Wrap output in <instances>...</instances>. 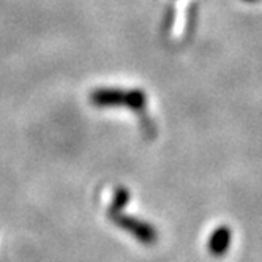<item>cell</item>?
Instances as JSON below:
<instances>
[{
  "label": "cell",
  "mask_w": 262,
  "mask_h": 262,
  "mask_svg": "<svg viewBox=\"0 0 262 262\" xmlns=\"http://www.w3.org/2000/svg\"><path fill=\"white\" fill-rule=\"evenodd\" d=\"M122 224L142 242L152 243V242L157 240V232L150 226H148V224H145L142 221H138V220H133V218H123Z\"/></svg>",
  "instance_id": "obj_2"
},
{
  "label": "cell",
  "mask_w": 262,
  "mask_h": 262,
  "mask_svg": "<svg viewBox=\"0 0 262 262\" xmlns=\"http://www.w3.org/2000/svg\"><path fill=\"white\" fill-rule=\"evenodd\" d=\"M245 2H254V0H245Z\"/></svg>",
  "instance_id": "obj_3"
},
{
  "label": "cell",
  "mask_w": 262,
  "mask_h": 262,
  "mask_svg": "<svg viewBox=\"0 0 262 262\" xmlns=\"http://www.w3.org/2000/svg\"><path fill=\"white\" fill-rule=\"evenodd\" d=\"M231 240H232V232L228 226H220L213 231L209 240V251L215 257H221L226 254V251L231 247Z\"/></svg>",
  "instance_id": "obj_1"
}]
</instances>
